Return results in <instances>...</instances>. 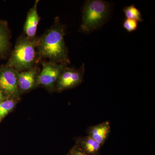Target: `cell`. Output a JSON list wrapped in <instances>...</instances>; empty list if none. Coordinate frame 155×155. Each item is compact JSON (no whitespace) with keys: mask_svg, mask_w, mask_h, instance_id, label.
Segmentation results:
<instances>
[{"mask_svg":"<svg viewBox=\"0 0 155 155\" xmlns=\"http://www.w3.org/2000/svg\"><path fill=\"white\" fill-rule=\"evenodd\" d=\"M65 33V26L57 19L54 25L37 39L36 51L38 58L67 66L70 60L64 41Z\"/></svg>","mask_w":155,"mask_h":155,"instance_id":"obj_1","label":"cell"},{"mask_svg":"<svg viewBox=\"0 0 155 155\" xmlns=\"http://www.w3.org/2000/svg\"><path fill=\"white\" fill-rule=\"evenodd\" d=\"M37 39L28 38L25 35L20 37L6 66L17 72L25 71L34 67L38 58L36 51Z\"/></svg>","mask_w":155,"mask_h":155,"instance_id":"obj_2","label":"cell"},{"mask_svg":"<svg viewBox=\"0 0 155 155\" xmlns=\"http://www.w3.org/2000/svg\"><path fill=\"white\" fill-rule=\"evenodd\" d=\"M110 12L109 3L102 0L87 1L82 10L80 30L88 34L101 28L108 19Z\"/></svg>","mask_w":155,"mask_h":155,"instance_id":"obj_3","label":"cell"},{"mask_svg":"<svg viewBox=\"0 0 155 155\" xmlns=\"http://www.w3.org/2000/svg\"><path fill=\"white\" fill-rule=\"evenodd\" d=\"M84 70V64L78 69L66 66L58 78L55 89L61 92L80 85L83 81Z\"/></svg>","mask_w":155,"mask_h":155,"instance_id":"obj_4","label":"cell"},{"mask_svg":"<svg viewBox=\"0 0 155 155\" xmlns=\"http://www.w3.org/2000/svg\"><path fill=\"white\" fill-rule=\"evenodd\" d=\"M41 64L42 69L38 75L37 85L49 89L55 88L58 78L64 67L67 66L50 61H44Z\"/></svg>","mask_w":155,"mask_h":155,"instance_id":"obj_5","label":"cell"},{"mask_svg":"<svg viewBox=\"0 0 155 155\" xmlns=\"http://www.w3.org/2000/svg\"><path fill=\"white\" fill-rule=\"evenodd\" d=\"M0 90L6 98H18L20 92L16 70L6 66L0 68Z\"/></svg>","mask_w":155,"mask_h":155,"instance_id":"obj_6","label":"cell"},{"mask_svg":"<svg viewBox=\"0 0 155 155\" xmlns=\"http://www.w3.org/2000/svg\"><path fill=\"white\" fill-rule=\"evenodd\" d=\"M38 70L35 67L31 69L17 72V79L19 92L30 91L37 86Z\"/></svg>","mask_w":155,"mask_h":155,"instance_id":"obj_7","label":"cell"},{"mask_svg":"<svg viewBox=\"0 0 155 155\" xmlns=\"http://www.w3.org/2000/svg\"><path fill=\"white\" fill-rule=\"evenodd\" d=\"M38 2L36 1L33 7L28 11L24 25L25 36L30 39L36 38L37 27L40 19L37 10Z\"/></svg>","mask_w":155,"mask_h":155,"instance_id":"obj_8","label":"cell"},{"mask_svg":"<svg viewBox=\"0 0 155 155\" xmlns=\"http://www.w3.org/2000/svg\"><path fill=\"white\" fill-rule=\"evenodd\" d=\"M111 128L109 121L91 126L87 130V135L102 146L107 139Z\"/></svg>","mask_w":155,"mask_h":155,"instance_id":"obj_9","label":"cell"},{"mask_svg":"<svg viewBox=\"0 0 155 155\" xmlns=\"http://www.w3.org/2000/svg\"><path fill=\"white\" fill-rule=\"evenodd\" d=\"M76 145L87 155H97L102 147L88 135L78 138Z\"/></svg>","mask_w":155,"mask_h":155,"instance_id":"obj_10","label":"cell"},{"mask_svg":"<svg viewBox=\"0 0 155 155\" xmlns=\"http://www.w3.org/2000/svg\"><path fill=\"white\" fill-rule=\"evenodd\" d=\"M10 32L7 22L0 21V57L5 54L10 45Z\"/></svg>","mask_w":155,"mask_h":155,"instance_id":"obj_11","label":"cell"},{"mask_svg":"<svg viewBox=\"0 0 155 155\" xmlns=\"http://www.w3.org/2000/svg\"><path fill=\"white\" fill-rule=\"evenodd\" d=\"M16 104V99L9 98H6L0 103V122L14 110Z\"/></svg>","mask_w":155,"mask_h":155,"instance_id":"obj_12","label":"cell"},{"mask_svg":"<svg viewBox=\"0 0 155 155\" xmlns=\"http://www.w3.org/2000/svg\"><path fill=\"white\" fill-rule=\"evenodd\" d=\"M123 11L126 19H134L140 22L143 21L141 13L134 5L125 7Z\"/></svg>","mask_w":155,"mask_h":155,"instance_id":"obj_13","label":"cell"},{"mask_svg":"<svg viewBox=\"0 0 155 155\" xmlns=\"http://www.w3.org/2000/svg\"><path fill=\"white\" fill-rule=\"evenodd\" d=\"M138 22L134 19H125L123 22L124 28L129 32L136 30L138 27Z\"/></svg>","mask_w":155,"mask_h":155,"instance_id":"obj_14","label":"cell"},{"mask_svg":"<svg viewBox=\"0 0 155 155\" xmlns=\"http://www.w3.org/2000/svg\"><path fill=\"white\" fill-rule=\"evenodd\" d=\"M67 155H87L82 151L78 147L75 145L73 147Z\"/></svg>","mask_w":155,"mask_h":155,"instance_id":"obj_15","label":"cell"},{"mask_svg":"<svg viewBox=\"0 0 155 155\" xmlns=\"http://www.w3.org/2000/svg\"><path fill=\"white\" fill-rule=\"evenodd\" d=\"M5 99V97L2 91L0 90V103Z\"/></svg>","mask_w":155,"mask_h":155,"instance_id":"obj_16","label":"cell"}]
</instances>
